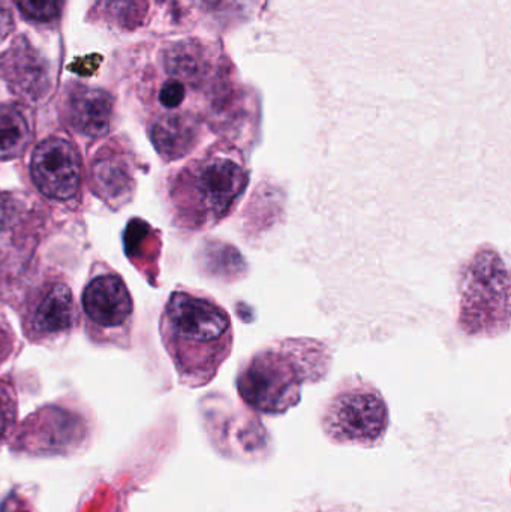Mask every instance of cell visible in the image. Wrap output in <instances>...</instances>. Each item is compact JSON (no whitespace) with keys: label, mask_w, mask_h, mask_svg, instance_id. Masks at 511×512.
<instances>
[{"label":"cell","mask_w":511,"mask_h":512,"mask_svg":"<svg viewBox=\"0 0 511 512\" xmlns=\"http://www.w3.org/2000/svg\"><path fill=\"white\" fill-rule=\"evenodd\" d=\"M12 29L11 14H9L8 8L3 5L0 0V39L5 38Z\"/></svg>","instance_id":"ac0fdd59"},{"label":"cell","mask_w":511,"mask_h":512,"mask_svg":"<svg viewBox=\"0 0 511 512\" xmlns=\"http://www.w3.org/2000/svg\"><path fill=\"white\" fill-rule=\"evenodd\" d=\"M165 345L191 387L209 384L233 351L230 315L206 295L174 291L162 315Z\"/></svg>","instance_id":"3957f363"},{"label":"cell","mask_w":511,"mask_h":512,"mask_svg":"<svg viewBox=\"0 0 511 512\" xmlns=\"http://www.w3.org/2000/svg\"><path fill=\"white\" fill-rule=\"evenodd\" d=\"M102 11L113 23L134 29L146 17L147 0H101Z\"/></svg>","instance_id":"5bb4252c"},{"label":"cell","mask_w":511,"mask_h":512,"mask_svg":"<svg viewBox=\"0 0 511 512\" xmlns=\"http://www.w3.org/2000/svg\"><path fill=\"white\" fill-rule=\"evenodd\" d=\"M29 123L26 116L12 105L0 107V159H11L21 155L29 146Z\"/></svg>","instance_id":"4fadbf2b"},{"label":"cell","mask_w":511,"mask_h":512,"mask_svg":"<svg viewBox=\"0 0 511 512\" xmlns=\"http://www.w3.org/2000/svg\"><path fill=\"white\" fill-rule=\"evenodd\" d=\"M93 183L99 197L108 203H123L134 188V177L128 162L116 153L99 155L93 164Z\"/></svg>","instance_id":"8fae6325"},{"label":"cell","mask_w":511,"mask_h":512,"mask_svg":"<svg viewBox=\"0 0 511 512\" xmlns=\"http://www.w3.org/2000/svg\"><path fill=\"white\" fill-rule=\"evenodd\" d=\"M114 102L110 93L92 87L72 90L66 104V117L72 128L86 137L107 134L113 120Z\"/></svg>","instance_id":"9c48e42d"},{"label":"cell","mask_w":511,"mask_h":512,"mask_svg":"<svg viewBox=\"0 0 511 512\" xmlns=\"http://www.w3.org/2000/svg\"><path fill=\"white\" fill-rule=\"evenodd\" d=\"M509 270L494 248L479 249L459 282V325L477 337H497L509 330Z\"/></svg>","instance_id":"277c9868"},{"label":"cell","mask_w":511,"mask_h":512,"mask_svg":"<svg viewBox=\"0 0 511 512\" xmlns=\"http://www.w3.org/2000/svg\"><path fill=\"white\" fill-rule=\"evenodd\" d=\"M185 96V81L173 77V75H170V80L165 81L161 90H159V102H161L162 107L167 108L168 113L179 110L183 101H185Z\"/></svg>","instance_id":"2e32d148"},{"label":"cell","mask_w":511,"mask_h":512,"mask_svg":"<svg viewBox=\"0 0 511 512\" xmlns=\"http://www.w3.org/2000/svg\"><path fill=\"white\" fill-rule=\"evenodd\" d=\"M248 183V161L239 144L227 138L216 141L171 180L177 225L191 231L216 227L239 206Z\"/></svg>","instance_id":"6da1fadb"},{"label":"cell","mask_w":511,"mask_h":512,"mask_svg":"<svg viewBox=\"0 0 511 512\" xmlns=\"http://www.w3.org/2000/svg\"><path fill=\"white\" fill-rule=\"evenodd\" d=\"M75 321L71 289L63 283L51 286L36 309L33 327L38 333L53 334L68 330Z\"/></svg>","instance_id":"7c38bea8"},{"label":"cell","mask_w":511,"mask_h":512,"mask_svg":"<svg viewBox=\"0 0 511 512\" xmlns=\"http://www.w3.org/2000/svg\"><path fill=\"white\" fill-rule=\"evenodd\" d=\"M12 421V412L9 411L6 403L3 402L2 397H0V441L5 438L6 433H8L9 427H11Z\"/></svg>","instance_id":"e0dca14e"},{"label":"cell","mask_w":511,"mask_h":512,"mask_svg":"<svg viewBox=\"0 0 511 512\" xmlns=\"http://www.w3.org/2000/svg\"><path fill=\"white\" fill-rule=\"evenodd\" d=\"M330 364L332 352L320 340H276L240 366L237 391L243 402L260 414H285L299 405L303 384L323 381Z\"/></svg>","instance_id":"7a4b0ae2"},{"label":"cell","mask_w":511,"mask_h":512,"mask_svg":"<svg viewBox=\"0 0 511 512\" xmlns=\"http://www.w3.org/2000/svg\"><path fill=\"white\" fill-rule=\"evenodd\" d=\"M24 15L36 21H51L62 11L63 0H17Z\"/></svg>","instance_id":"9a60e30c"},{"label":"cell","mask_w":511,"mask_h":512,"mask_svg":"<svg viewBox=\"0 0 511 512\" xmlns=\"http://www.w3.org/2000/svg\"><path fill=\"white\" fill-rule=\"evenodd\" d=\"M383 394L365 379L348 378L336 388L321 414V426L333 444L372 448L389 429Z\"/></svg>","instance_id":"5b68a950"},{"label":"cell","mask_w":511,"mask_h":512,"mask_svg":"<svg viewBox=\"0 0 511 512\" xmlns=\"http://www.w3.org/2000/svg\"><path fill=\"white\" fill-rule=\"evenodd\" d=\"M30 171L33 182L45 197L69 200L80 188V155L69 141L62 138H48L36 147Z\"/></svg>","instance_id":"8992f818"},{"label":"cell","mask_w":511,"mask_h":512,"mask_svg":"<svg viewBox=\"0 0 511 512\" xmlns=\"http://www.w3.org/2000/svg\"><path fill=\"white\" fill-rule=\"evenodd\" d=\"M0 74L12 92L30 101L42 98L50 89V68L26 39H18L0 56Z\"/></svg>","instance_id":"52a82bcc"},{"label":"cell","mask_w":511,"mask_h":512,"mask_svg":"<svg viewBox=\"0 0 511 512\" xmlns=\"http://www.w3.org/2000/svg\"><path fill=\"white\" fill-rule=\"evenodd\" d=\"M203 128L191 117L165 113L152 126V141L162 158L177 161L191 153L203 138Z\"/></svg>","instance_id":"30bf717a"},{"label":"cell","mask_w":511,"mask_h":512,"mask_svg":"<svg viewBox=\"0 0 511 512\" xmlns=\"http://www.w3.org/2000/svg\"><path fill=\"white\" fill-rule=\"evenodd\" d=\"M87 316L102 327H117L129 318L132 300L123 280L114 274L96 277L84 289Z\"/></svg>","instance_id":"ba28073f"}]
</instances>
